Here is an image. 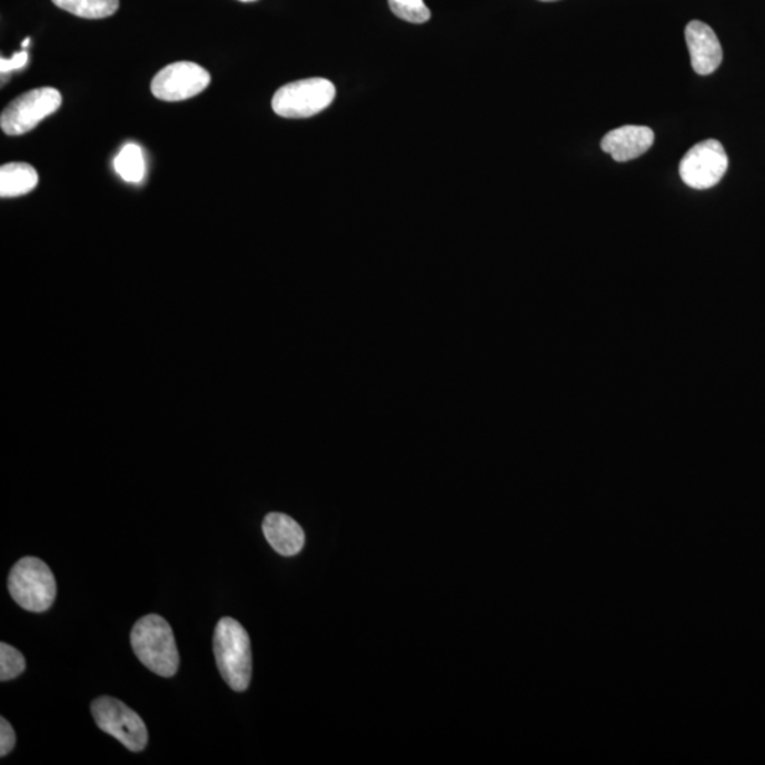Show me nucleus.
<instances>
[{
	"mask_svg": "<svg viewBox=\"0 0 765 765\" xmlns=\"http://www.w3.org/2000/svg\"><path fill=\"white\" fill-rule=\"evenodd\" d=\"M133 653L153 674L172 678L179 669V650L167 619L151 614L139 619L131 630Z\"/></svg>",
	"mask_w": 765,
	"mask_h": 765,
	"instance_id": "f257e3e1",
	"label": "nucleus"
},
{
	"mask_svg": "<svg viewBox=\"0 0 765 765\" xmlns=\"http://www.w3.org/2000/svg\"><path fill=\"white\" fill-rule=\"evenodd\" d=\"M213 650L221 678L236 692L250 686L252 675L251 640L247 630L232 618H221L215 629Z\"/></svg>",
	"mask_w": 765,
	"mask_h": 765,
	"instance_id": "f03ea898",
	"label": "nucleus"
},
{
	"mask_svg": "<svg viewBox=\"0 0 765 765\" xmlns=\"http://www.w3.org/2000/svg\"><path fill=\"white\" fill-rule=\"evenodd\" d=\"M10 596L30 613H44L53 606L57 586L53 573L38 557H23L9 574Z\"/></svg>",
	"mask_w": 765,
	"mask_h": 765,
	"instance_id": "7ed1b4c3",
	"label": "nucleus"
},
{
	"mask_svg": "<svg viewBox=\"0 0 765 765\" xmlns=\"http://www.w3.org/2000/svg\"><path fill=\"white\" fill-rule=\"evenodd\" d=\"M335 97L336 88L329 80H299L279 88L271 106L282 118H309L327 110Z\"/></svg>",
	"mask_w": 765,
	"mask_h": 765,
	"instance_id": "20e7f679",
	"label": "nucleus"
},
{
	"mask_svg": "<svg viewBox=\"0 0 765 765\" xmlns=\"http://www.w3.org/2000/svg\"><path fill=\"white\" fill-rule=\"evenodd\" d=\"M92 717L102 732L116 737L129 752H143L148 744L147 726L131 707L110 696L98 697L91 705Z\"/></svg>",
	"mask_w": 765,
	"mask_h": 765,
	"instance_id": "39448f33",
	"label": "nucleus"
},
{
	"mask_svg": "<svg viewBox=\"0 0 765 765\" xmlns=\"http://www.w3.org/2000/svg\"><path fill=\"white\" fill-rule=\"evenodd\" d=\"M63 97L56 88L43 87L24 92L10 102L0 117V127L8 136H24L39 126L44 118L59 110Z\"/></svg>",
	"mask_w": 765,
	"mask_h": 765,
	"instance_id": "423d86ee",
	"label": "nucleus"
},
{
	"mask_svg": "<svg viewBox=\"0 0 765 765\" xmlns=\"http://www.w3.org/2000/svg\"><path fill=\"white\" fill-rule=\"evenodd\" d=\"M728 158L716 139L696 143L680 160L679 175L692 189L705 190L716 186L726 175Z\"/></svg>",
	"mask_w": 765,
	"mask_h": 765,
	"instance_id": "0eeeda50",
	"label": "nucleus"
},
{
	"mask_svg": "<svg viewBox=\"0 0 765 765\" xmlns=\"http://www.w3.org/2000/svg\"><path fill=\"white\" fill-rule=\"evenodd\" d=\"M211 77L203 67L191 61H178L160 70L152 80V95L158 100L176 102L199 96L209 87Z\"/></svg>",
	"mask_w": 765,
	"mask_h": 765,
	"instance_id": "6e6552de",
	"label": "nucleus"
},
{
	"mask_svg": "<svg viewBox=\"0 0 765 765\" xmlns=\"http://www.w3.org/2000/svg\"><path fill=\"white\" fill-rule=\"evenodd\" d=\"M685 38L689 49L692 67L701 76H709L723 60V49L711 26L694 20L686 26Z\"/></svg>",
	"mask_w": 765,
	"mask_h": 765,
	"instance_id": "1a4fd4ad",
	"label": "nucleus"
},
{
	"mask_svg": "<svg viewBox=\"0 0 765 765\" xmlns=\"http://www.w3.org/2000/svg\"><path fill=\"white\" fill-rule=\"evenodd\" d=\"M655 136L653 129L648 127L625 126L613 129L603 138V151L612 155L617 162H628V160L643 157L653 148Z\"/></svg>",
	"mask_w": 765,
	"mask_h": 765,
	"instance_id": "9d476101",
	"label": "nucleus"
},
{
	"mask_svg": "<svg viewBox=\"0 0 765 765\" xmlns=\"http://www.w3.org/2000/svg\"><path fill=\"white\" fill-rule=\"evenodd\" d=\"M264 536L278 555L291 557L304 549L305 534L302 527L288 515H267L262 524Z\"/></svg>",
	"mask_w": 765,
	"mask_h": 765,
	"instance_id": "9b49d317",
	"label": "nucleus"
},
{
	"mask_svg": "<svg viewBox=\"0 0 765 765\" xmlns=\"http://www.w3.org/2000/svg\"><path fill=\"white\" fill-rule=\"evenodd\" d=\"M38 183L39 175L32 165L13 162L0 168V196L3 199L28 195Z\"/></svg>",
	"mask_w": 765,
	"mask_h": 765,
	"instance_id": "f8f14e48",
	"label": "nucleus"
},
{
	"mask_svg": "<svg viewBox=\"0 0 765 765\" xmlns=\"http://www.w3.org/2000/svg\"><path fill=\"white\" fill-rule=\"evenodd\" d=\"M57 8L82 19H106L120 8V0H51Z\"/></svg>",
	"mask_w": 765,
	"mask_h": 765,
	"instance_id": "ddd939ff",
	"label": "nucleus"
},
{
	"mask_svg": "<svg viewBox=\"0 0 765 765\" xmlns=\"http://www.w3.org/2000/svg\"><path fill=\"white\" fill-rule=\"evenodd\" d=\"M113 168L126 182H142L145 176V158L142 149L136 143H128L113 160Z\"/></svg>",
	"mask_w": 765,
	"mask_h": 765,
	"instance_id": "4468645a",
	"label": "nucleus"
},
{
	"mask_svg": "<svg viewBox=\"0 0 765 765\" xmlns=\"http://www.w3.org/2000/svg\"><path fill=\"white\" fill-rule=\"evenodd\" d=\"M391 12L406 22L421 24L431 18L424 0H389Z\"/></svg>",
	"mask_w": 765,
	"mask_h": 765,
	"instance_id": "2eb2a0df",
	"label": "nucleus"
},
{
	"mask_svg": "<svg viewBox=\"0 0 765 765\" xmlns=\"http://www.w3.org/2000/svg\"><path fill=\"white\" fill-rule=\"evenodd\" d=\"M26 659L22 653L8 644H0V680L8 682L22 675Z\"/></svg>",
	"mask_w": 765,
	"mask_h": 765,
	"instance_id": "dca6fc26",
	"label": "nucleus"
},
{
	"mask_svg": "<svg viewBox=\"0 0 765 765\" xmlns=\"http://www.w3.org/2000/svg\"><path fill=\"white\" fill-rule=\"evenodd\" d=\"M17 746V734L7 718H0V756L7 757Z\"/></svg>",
	"mask_w": 765,
	"mask_h": 765,
	"instance_id": "f3484780",
	"label": "nucleus"
},
{
	"mask_svg": "<svg viewBox=\"0 0 765 765\" xmlns=\"http://www.w3.org/2000/svg\"><path fill=\"white\" fill-rule=\"evenodd\" d=\"M28 51H20V53L14 54L10 60H0V70H2V74H7V72L23 69V67L28 64Z\"/></svg>",
	"mask_w": 765,
	"mask_h": 765,
	"instance_id": "a211bd4d",
	"label": "nucleus"
},
{
	"mask_svg": "<svg viewBox=\"0 0 765 765\" xmlns=\"http://www.w3.org/2000/svg\"><path fill=\"white\" fill-rule=\"evenodd\" d=\"M28 46H30V39H24V41L22 43V48L26 49V48H28Z\"/></svg>",
	"mask_w": 765,
	"mask_h": 765,
	"instance_id": "6ab92c4d",
	"label": "nucleus"
},
{
	"mask_svg": "<svg viewBox=\"0 0 765 765\" xmlns=\"http://www.w3.org/2000/svg\"><path fill=\"white\" fill-rule=\"evenodd\" d=\"M240 2H256V0H240Z\"/></svg>",
	"mask_w": 765,
	"mask_h": 765,
	"instance_id": "aec40b11",
	"label": "nucleus"
},
{
	"mask_svg": "<svg viewBox=\"0 0 765 765\" xmlns=\"http://www.w3.org/2000/svg\"><path fill=\"white\" fill-rule=\"evenodd\" d=\"M540 2H556V0H540Z\"/></svg>",
	"mask_w": 765,
	"mask_h": 765,
	"instance_id": "412c9836",
	"label": "nucleus"
}]
</instances>
